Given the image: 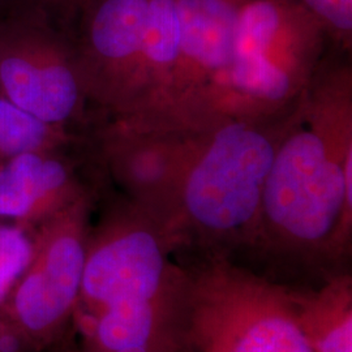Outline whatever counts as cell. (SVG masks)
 Returning a JSON list of instances; mask_svg holds the SVG:
<instances>
[{
  "label": "cell",
  "mask_w": 352,
  "mask_h": 352,
  "mask_svg": "<svg viewBox=\"0 0 352 352\" xmlns=\"http://www.w3.org/2000/svg\"><path fill=\"white\" fill-rule=\"evenodd\" d=\"M351 231L352 54L329 49L278 145L248 254L327 273Z\"/></svg>",
  "instance_id": "cell-1"
},
{
  "label": "cell",
  "mask_w": 352,
  "mask_h": 352,
  "mask_svg": "<svg viewBox=\"0 0 352 352\" xmlns=\"http://www.w3.org/2000/svg\"><path fill=\"white\" fill-rule=\"evenodd\" d=\"M300 101L277 113H215L195 126L170 226L174 251L230 260L250 252L266 179Z\"/></svg>",
  "instance_id": "cell-2"
},
{
  "label": "cell",
  "mask_w": 352,
  "mask_h": 352,
  "mask_svg": "<svg viewBox=\"0 0 352 352\" xmlns=\"http://www.w3.org/2000/svg\"><path fill=\"white\" fill-rule=\"evenodd\" d=\"M329 46L324 28L295 0L243 1L230 62L206 97L202 118L277 113L295 104Z\"/></svg>",
  "instance_id": "cell-3"
},
{
  "label": "cell",
  "mask_w": 352,
  "mask_h": 352,
  "mask_svg": "<svg viewBox=\"0 0 352 352\" xmlns=\"http://www.w3.org/2000/svg\"><path fill=\"white\" fill-rule=\"evenodd\" d=\"M183 347L195 352H315L298 294L225 257L186 270Z\"/></svg>",
  "instance_id": "cell-4"
},
{
  "label": "cell",
  "mask_w": 352,
  "mask_h": 352,
  "mask_svg": "<svg viewBox=\"0 0 352 352\" xmlns=\"http://www.w3.org/2000/svg\"><path fill=\"white\" fill-rule=\"evenodd\" d=\"M109 184L101 188V213L89 234L75 324L116 304L176 298L187 282L186 270L170 260L174 243L167 230Z\"/></svg>",
  "instance_id": "cell-5"
},
{
  "label": "cell",
  "mask_w": 352,
  "mask_h": 352,
  "mask_svg": "<svg viewBox=\"0 0 352 352\" xmlns=\"http://www.w3.org/2000/svg\"><path fill=\"white\" fill-rule=\"evenodd\" d=\"M100 192L82 195L32 230V258L0 305L32 352L62 343L74 322Z\"/></svg>",
  "instance_id": "cell-6"
},
{
  "label": "cell",
  "mask_w": 352,
  "mask_h": 352,
  "mask_svg": "<svg viewBox=\"0 0 352 352\" xmlns=\"http://www.w3.org/2000/svg\"><path fill=\"white\" fill-rule=\"evenodd\" d=\"M0 97L76 135H88L94 118L65 34L30 13L0 19Z\"/></svg>",
  "instance_id": "cell-7"
},
{
  "label": "cell",
  "mask_w": 352,
  "mask_h": 352,
  "mask_svg": "<svg viewBox=\"0 0 352 352\" xmlns=\"http://www.w3.org/2000/svg\"><path fill=\"white\" fill-rule=\"evenodd\" d=\"M193 133L195 126H173L139 115H97L88 138L109 182L170 234Z\"/></svg>",
  "instance_id": "cell-8"
},
{
  "label": "cell",
  "mask_w": 352,
  "mask_h": 352,
  "mask_svg": "<svg viewBox=\"0 0 352 352\" xmlns=\"http://www.w3.org/2000/svg\"><path fill=\"white\" fill-rule=\"evenodd\" d=\"M149 0H81L60 29L93 113H132Z\"/></svg>",
  "instance_id": "cell-9"
},
{
  "label": "cell",
  "mask_w": 352,
  "mask_h": 352,
  "mask_svg": "<svg viewBox=\"0 0 352 352\" xmlns=\"http://www.w3.org/2000/svg\"><path fill=\"white\" fill-rule=\"evenodd\" d=\"M180 43L158 109L141 116L180 126L201 120L206 97L226 69L238 6L228 0H177Z\"/></svg>",
  "instance_id": "cell-10"
},
{
  "label": "cell",
  "mask_w": 352,
  "mask_h": 352,
  "mask_svg": "<svg viewBox=\"0 0 352 352\" xmlns=\"http://www.w3.org/2000/svg\"><path fill=\"white\" fill-rule=\"evenodd\" d=\"M104 180L89 138L23 153L0 166V222L33 230Z\"/></svg>",
  "instance_id": "cell-11"
},
{
  "label": "cell",
  "mask_w": 352,
  "mask_h": 352,
  "mask_svg": "<svg viewBox=\"0 0 352 352\" xmlns=\"http://www.w3.org/2000/svg\"><path fill=\"white\" fill-rule=\"evenodd\" d=\"M180 43L177 0H149L142 43L139 97L132 113H154L173 75Z\"/></svg>",
  "instance_id": "cell-12"
},
{
  "label": "cell",
  "mask_w": 352,
  "mask_h": 352,
  "mask_svg": "<svg viewBox=\"0 0 352 352\" xmlns=\"http://www.w3.org/2000/svg\"><path fill=\"white\" fill-rule=\"evenodd\" d=\"M302 330L315 352H352L351 278L337 274L309 295L298 294Z\"/></svg>",
  "instance_id": "cell-13"
},
{
  "label": "cell",
  "mask_w": 352,
  "mask_h": 352,
  "mask_svg": "<svg viewBox=\"0 0 352 352\" xmlns=\"http://www.w3.org/2000/svg\"><path fill=\"white\" fill-rule=\"evenodd\" d=\"M87 138L47 124L0 97V166L26 151L63 148Z\"/></svg>",
  "instance_id": "cell-14"
},
{
  "label": "cell",
  "mask_w": 352,
  "mask_h": 352,
  "mask_svg": "<svg viewBox=\"0 0 352 352\" xmlns=\"http://www.w3.org/2000/svg\"><path fill=\"white\" fill-rule=\"evenodd\" d=\"M33 253L32 230L0 222V305L24 273Z\"/></svg>",
  "instance_id": "cell-15"
},
{
  "label": "cell",
  "mask_w": 352,
  "mask_h": 352,
  "mask_svg": "<svg viewBox=\"0 0 352 352\" xmlns=\"http://www.w3.org/2000/svg\"><path fill=\"white\" fill-rule=\"evenodd\" d=\"M324 28L330 46L352 52V0H295Z\"/></svg>",
  "instance_id": "cell-16"
},
{
  "label": "cell",
  "mask_w": 352,
  "mask_h": 352,
  "mask_svg": "<svg viewBox=\"0 0 352 352\" xmlns=\"http://www.w3.org/2000/svg\"><path fill=\"white\" fill-rule=\"evenodd\" d=\"M81 0H8L10 12L36 14L63 28Z\"/></svg>",
  "instance_id": "cell-17"
},
{
  "label": "cell",
  "mask_w": 352,
  "mask_h": 352,
  "mask_svg": "<svg viewBox=\"0 0 352 352\" xmlns=\"http://www.w3.org/2000/svg\"><path fill=\"white\" fill-rule=\"evenodd\" d=\"M0 352H32L23 336L0 314Z\"/></svg>",
  "instance_id": "cell-18"
},
{
  "label": "cell",
  "mask_w": 352,
  "mask_h": 352,
  "mask_svg": "<svg viewBox=\"0 0 352 352\" xmlns=\"http://www.w3.org/2000/svg\"><path fill=\"white\" fill-rule=\"evenodd\" d=\"M41 352H87L84 349L82 350H78V349H72V347H62L60 343L52 346L50 349H46L43 351Z\"/></svg>",
  "instance_id": "cell-19"
},
{
  "label": "cell",
  "mask_w": 352,
  "mask_h": 352,
  "mask_svg": "<svg viewBox=\"0 0 352 352\" xmlns=\"http://www.w3.org/2000/svg\"><path fill=\"white\" fill-rule=\"evenodd\" d=\"M8 12H10L8 0H0V19H3Z\"/></svg>",
  "instance_id": "cell-20"
},
{
  "label": "cell",
  "mask_w": 352,
  "mask_h": 352,
  "mask_svg": "<svg viewBox=\"0 0 352 352\" xmlns=\"http://www.w3.org/2000/svg\"><path fill=\"white\" fill-rule=\"evenodd\" d=\"M174 352H195L193 350H190L188 347H180V349H177L176 351Z\"/></svg>",
  "instance_id": "cell-21"
},
{
  "label": "cell",
  "mask_w": 352,
  "mask_h": 352,
  "mask_svg": "<svg viewBox=\"0 0 352 352\" xmlns=\"http://www.w3.org/2000/svg\"><path fill=\"white\" fill-rule=\"evenodd\" d=\"M228 1L234 3L235 6H239V4H241V3H243V1H245V0H228Z\"/></svg>",
  "instance_id": "cell-22"
}]
</instances>
